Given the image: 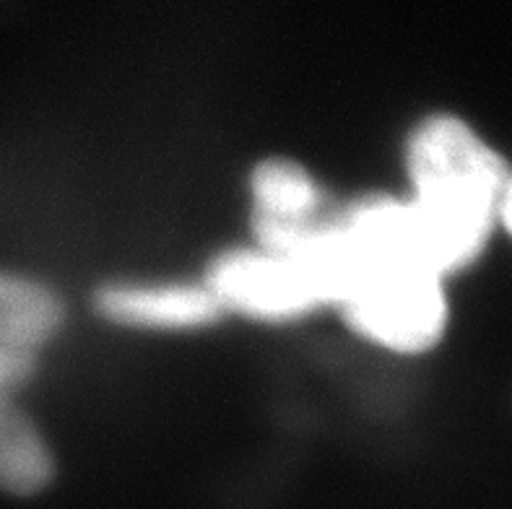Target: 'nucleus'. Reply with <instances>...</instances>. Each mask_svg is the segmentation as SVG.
Here are the masks:
<instances>
[{
    "mask_svg": "<svg viewBox=\"0 0 512 509\" xmlns=\"http://www.w3.org/2000/svg\"><path fill=\"white\" fill-rule=\"evenodd\" d=\"M409 198L429 265L440 278L479 258L510 182L507 164L458 117L437 115L406 146Z\"/></svg>",
    "mask_w": 512,
    "mask_h": 509,
    "instance_id": "obj_1",
    "label": "nucleus"
},
{
    "mask_svg": "<svg viewBox=\"0 0 512 509\" xmlns=\"http://www.w3.org/2000/svg\"><path fill=\"white\" fill-rule=\"evenodd\" d=\"M55 478V458L39 426L13 395H0V491L37 497Z\"/></svg>",
    "mask_w": 512,
    "mask_h": 509,
    "instance_id": "obj_6",
    "label": "nucleus"
},
{
    "mask_svg": "<svg viewBox=\"0 0 512 509\" xmlns=\"http://www.w3.org/2000/svg\"><path fill=\"white\" fill-rule=\"evenodd\" d=\"M94 307L110 323L141 330H195L224 315L206 284H107Z\"/></svg>",
    "mask_w": 512,
    "mask_h": 509,
    "instance_id": "obj_5",
    "label": "nucleus"
},
{
    "mask_svg": "<svg viewBox=\"0 0 512 509\" xmlns=\"http://www.w3.org/2000/svg\"><path fill=\"white\" fill-rule=\"evenodd\" d=\"M63 325L58 294L32 278L0 273V395H16Z\"/></svg>",
    "mask_w": 512,
    "mask_h": 509,
    "instance_id": "obj_4",
    "label": "nucleus"
},
{
    "mask_svg": "<svg viewBox=\"0 0 512 509\" xmlns=\"http://www.w3.org/2000/svg\"><path fill=\"white\" fill-rule=\"evenodd\" d=\"M500 221L505 224L507 232L512 234V177L510 182H507V190L505 195H502V206H500Z\"/></svg>",
    "mask_w": 512,
    "mask_h": 509,
    "instance_id": "obj_8",
    "label": "nucleus"
},
{
    "mask_svg": "<svg viewBox=\"0 0 512 509\" xmlns=\"http://www.w3.org/2000/svg\"><path fill=\"white\" fill-rule=\"evenodd\" d=\"M206 289L224 312L263 323H286L336 307L331 284L315 265L260 245L221 252L208 268Z\"/></svg>",
    "mask_w": 512,
    "mask_h": 509,
    "instance_id": "obj_3",
    "label": "nucleus"
},
{
    "mask_svg": "<svg viewBox=\"0 0 512 509\" xmlns=\"http://www.w3.org/2000/svg\"><path fill=\"white\" fill-rule=\"evenodd\" d=\"M338 310L354 333L398 354L432 348L448 323L442 278L406 265L357 263Z\"/></svg>",
    "mask_w": 512,
    "mask_h": 509,
    "instance_id": "obj_2",
    "label": "nucleus"
},
{
    "mask_svg": "<svg viewBox=\"0 0 512 509\" xmlns=\"http://www.w3.org/2000/svg\"><path fill=\"white\" fill-rule=\"evenodd\" d=\"M253 229H279L318 219L323 193L305 167L289 159H266L250 177Z\"/></svg>",
    "mask_w": 512,
    "mask_h": 509,
    "instance_id": "obj_7",
    "label": "nucleus"
}]
</instances>
